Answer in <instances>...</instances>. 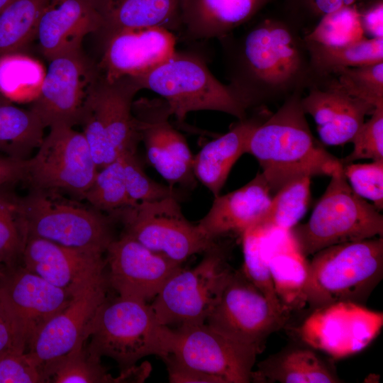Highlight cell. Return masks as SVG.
<instances>
[{
    "mask_svg": "<svg viewBox=\"0 0 383 383\" xmlns=\"http://www.w3.org/2000/svg\"><path fill=\"white\" fill-rule=\"evenodd\" d=\"M304 32L282 11L239 36L218 39L228 85L248 109L284 100L313 82Z\"/></svg>",
    "mask_w": 383,
    "mask_h": 383,
    "instance_id": "1",
    "label": "cell"
},
{
    "mask_svg": "<svg viewBox=\"0 0 383 383\" xmlns=\"http://www.w3.org/2000/svg\"><path fill=\"white\" fill-rule=\"evenodd\" d=\"M304 91L284 100L250 134L245 153L255 157L272 193L304 176H331L343 167L314 138L301 106Z\"/></svg>",
    "mask_w": 383,
    "mask_h": 383,
    "instance_id": "2",
    "label": "cell"
},
{
    "mask_svg": "<svg viewBox=\"0 0 383 383\" xmlns=\"http://www.w3.org/2000/svg\"><path fill=\"white\" fill-rule=\"evenodd\" d=\"M382 276V237L326 248L309 262L306 305L311 310L342 301L364 305Z\"/></svg>",
    "mask_w": 383,
    "mask_h": 383,
    "instance_id": "3",
    "label": "cell"
},
{
    "mask_svg": "<svg viewBox=\"0 0 383 383\" xmlns=\"http://www.w3.org/2000/svg\"><path fill=\"white\" fill-rule=\"evenodd\" d=\"M89 352L106 356L123 369L144 357L171 353L172 329L162 324L147 301L118 296L104 303L87 332Z\"/></svg>",
    "mask_w": 383,
    "mask_h": 383,
    "instance_id": "4",
    "label": "cell"
},
{
    "mask_svg": "<svg viewBox=\"0 0 383 383\" xmlns=\"http://www.w3.org/2000/svg\"><path fill=\"white\" fill-rule=\"evenodd\" d=\"M133 77L141 89L163 99L179 121L199 111L223 112L238 120L248 116V109L232 88L219 82L196 52L176 50L155 67Z\"/></svg>",
    "mask_w": 383,
    "mask_h": 383,
    "instance_id": "5",
    "label": "cell"
},
{
    "mask_svg": "<svg viewBox=\"0 0 383 383\" xmlns=\"http://www.w3.org/2000/svg\"><path fill=\"white\" fill-rule=\"evenodd\" d=\"M306 257L332 245L383 236V216L350 187L343 167L331 176L309 221L289 230Z\"/></svg>",
    "mask_w": 383,
    "mask_h": 383,
    "instance_id": "6",
    "label": "cell"
},
{
    "mask_svg": "<svg viewBox=\"0 0 383 383\" xmlns=\"http://www.w3.org/2000/svg\"><path fill=\"white\" fill-rule=\"evenodd\" d=\"M21 211L26 237L99 255L115 239L109 215L54 199L53 192L31 189L21 197Z\"/></svg>",
    "mask_w": 383,
    "mask_h": 383,
    "instance_id": "7",
    "label": "cell"
},
{
    "mask_svg": "<svg viewBox=\"0 0 383 383\" xmlns=\"http://www.w3.org/2000/svg\"><path fill=\"white\" fill-rule=\"evenodd\" d=\"M140 89L131 76L109 79L101 74L88 97L79 124L98 170L136 150L140 140L132 106Z\"/></svg>",
    "mask_w": 383,
    "mask_h": 383,
    "instance_id": "8",
    "label": "cell"
},
{
    "mask_svg": "<svg viewBox=\"0 0 383 383\" xmlns=\"http://www.w3.org/2000/svg\"><path fill=\"white\" fill-rule=\"evenodd\" d=\"M204 253L193 268L178 270L154 298L150 305L162 324L206 323L218 302L234 270L219 244Z\"/></svg>",
    "mask_w": 383,
    "mask_h": 383,
    "instance_id": "9",
    "label": "cell"
},
{
    "mask_svg": "<svg viewBox=\"0 0 383 383\" xmlns=\"http://www.w3.org/2000/svg\"><path fill=\"white\" fill-rule=\"evenodd\" d=\"M109 216L123 226L124 233L180 264L216 243L187 219L176 196L137 203Z\"/></svg>",
    "mask_w": 383,
    "mask_h": 383,
    "instance_id": "10",
    "label": "cell"
},
{
    "mask_svg": "<svg viewBox=\"0 0 383 383\" xmlns=\"http://www.w3.org/2000/svg\"><path fill=\"white\" fill-rule=\"evenodd\" d=\"M97 171L83 133L71 126L55 125L35 155L28 158L25 182L31 189L64 192L83 198Z\"/></svg>",
    "mask_w": 383,
    "mask_h": 383,
    "instance_id": "11",
    "label": "cell"
},
{
    "mask_svg": "<svg viewBox=\"0 0 383 383\" xmlns=\"http://www.w3.org/2000/svg\"><path fill=\"white\" fill-rule=\"evenodd\" d=\"M290 313L274 306L241 270H233L206 323L260 353L269 335L287 323Z\"/></svg>",
    "mask_w": 383,
    "mask_h": 383,
    "instance_id": "12",
    "label": "cell"
},
{
    "mask_svg": "<svg viewBox=\"0 0 383 383\" xmlns=\"http://www.w3.org/2000/svg\"><path fill=\"white\" fill-rule=\"evenodd\" d=\"M38 96L30 109L50 128L79 125L88 97L101 73L82 47L63 52L48 61Z\"/></svg>",
    "mask_w": 383,
    "mask_h": 383,
    "instance_id": "13",
    "label": "cell"
},
{
    "mask_svg": "<svg viewBox=\"0 0 383 383\" xmlns=\"http://www.w3.org/2000/svg\"><path fill=\"white\" fill-rule=\"evenodd\" d=\"M258 353L256 348L225 335L206 323L182 324L172 329L170 354L221 383L251 382Z\"/></svg>",
    "mask_w": 383,
    "mask_h": 383,
    "instance_id": "14",
    "label": "cell"
},
{
    "mask_svg": "<svg viewBox=\"0 0 383 383\" xmlns=\"http://www.w3.org/2000/svg\"><path fill=\"white\" fill-rule=\"evenodd\" d=\"M382 326V312L342 301L311 310L298 334L306 345L340 359L365 350Z\"/></svg>",
    "mask_w": 383,
    "mask_h": 383,
    "instance_id": "15",
    "label": "cell"
},
{
    "mask_svg": "<svg viewBox=\"0 0 383 383\" xmlns=\"http://www.w3.org/2000/svg\"><path fill=\"white\" fill-rule=\"evenodd\" d=\"M73 296L21 265L5 268L0 274V299L26 350L40 329L63 310Z\"/></svg>",
    "mask_w": 383,
    "mask_h": 383,
    "instance_id": "16",
    "label": "cell"
},
{
    "mask_svg": "<svg viewBox=\"0 0 383 383\" xmlns=\"http://www.w3.org/2000/svg\"><path fill=\"white\" fill-rule=\"evenodd\" d=\"M132 111L151 165L171 187L190 183L194 156L184 137L170 121L167 103L161 97H143L133 101Z\"/></svg>",
    "mask_w": 383,
    "mask_h": 383,
    "instance_id": "17",
    "label": "cell"
},
{
    "mask_svg": "<svg viewBox=\"0 0 383 383\" xmlns=\"http://www.w3.org/2000/svg\"><path fill=\"white\" fill-rule=\"evenodd\" d=\"M109 287L105 272L74 294L70 304L40 329L26 351L43 368L84 345L94 318L108 299Z\"/></svg>",
    "mask_w": 383,
    "mask_h": 383,
    "instance_id": "18",
    "label": "cell"
},
{
    "mask_svg": "<svg viewBox=\"0 0 383 383\" xmlns=\"http://www.w3.org/2000/svg\"><path fill=\"white\" fill-rule=\"evenodd\" d=\"M106 254L109 287L118 296L145 301L155 298L182 267V264L150 250L124 233L112 241Z\"/></svg>",
    "mask_w": 383,
    "mask_h": 383,
    "instance_id": "19",
    "label": "cell"
},
{
    "mask_svg": "<svg viewBox=\"0 0 383 383\" xmlns=\"http://www.w3.org/2000/svg\"><path fill=\"white\" fill-rule=\"evenodd\" d=\"M99 35L102 54L98 65L109 79L143 74L176 51L174 33L163 28H127Z\"/></svg>",
    "mask_w": 383,
    "mask_h": 383,
    "instance_id": "20",
    "label": "cell"
},
{
    "mask_svg": "<svg viewBox=\"0 0 383 383\" xmlns=\"http://www.w3.org/2000/svg\"><path fill=\"white\" fill-rule=\"evenodd\" d=\"M301 98V106L317 125L321 141L328 145L351 142L375 108L348 94L333 74L316 77Z\"/></svg>",
    "mask_w": 383,
    "mask_h": 383,
    "instance_id": "21",
    "label": "cell"
},
{
    "mask_svg": "<svg viewBox=\"0 0 383 383\" xmlns=\"http://www.w3.org/2000/svg\"><path fill=\"white\" fill-rule=\"evenodd\" d=\"M21 261L29 271L73 295L106 269L103 255L33 236L26 237Z\"/></svg>",
    "mask_w": 383,
    "mask_h": 383,
    "instance_id": "22",
    "label": "cell"
},
{
    "mask_svg": "<svg viewBox=\"0 0 383 383\" xmlns=\"http://www.w3.org/2000/svg\"><path fill=\"white\" fill-rule=\"evenodd\" d=\"M101 27L94 0H49L40 17L35 40L49 61L82 47L84 37L97 33Z\"/></svg>",
    "mask_w": 383,
    "mask_h": 383,
    "instance_id": "23",
    "label": "cell"
},
{
    "mask_svg": "<svg viewBox=\"0 0 383 383\" xmlns=\"http://www.w3.org/2000/svg\"><path fill=\"white\" fill-rule=\"evenodd\" d=\"M271 194L265 177L257 173L242 187L215 196L197 226L212 240L228 235L242 236L262 217L270 204Z\"/></svg>",
    "mask_w": 383,
    "mask_h": 383,
    "instance_id": "24",
    "label": "cell"
},
{
    "mask_svg": "<svg viewBox=\"0 0 383 383\" xmlns=\"http://www.w3.org/2000/svg\"><path fill=\"white\" fill-rule=\"evenodd\" d=\"M275 1L181 0L182 31L190 40L220 39Z\"/></svg>",
    "mask_w": 383,
    "mask_h": 383,
    "instance_id": "25",
    "label": "cell"
},
{
    "mask_svg": "<svg viewBox=\"0 0 383 383\" xmlns=\"http://www.w3.org/2000/svg\"><path fill=\"white\" fill-rule=\"evenodd\" d=\"M258 228L262 232L263 252L280 303L290 312L301 309L306 306L304 290L308 275L306 257L289 231Z\"/></svg>",
    "mask_w": 383,
    "mask_h": 383,
    "instance_id": "26",
    "label": "cell"
},
{
    "mask_svg": "<svg viewBox=\"0 0 383 383\" xmlns=\"http://www.w3.org/2000/svg\"><path fill=\"white\" fill-rule=\"evenodd\" d=\"M269 115L261 111L235 124L227 133L207 143L193 157L194 176L215 196L220 194L229 173L240 156L245 153L248 140Z\"/></svg>",
    "mask_w": 383,
    "mask_h": 383,
    "instance_id": "27",
    "label": "cell"
},
{
    "mask_svg": "<svg viewBox=\"0 0 383 383\" xmlns=\"http://www.w3.org/2000/svg\"><path fill=\"white\" fill-rule=\"evenodd\" d=\"M102 20L98 34L159 27L182 30L181 0H94Z\"/></svg>",
    "mask_w": 383,
    "mask_h": 383,
    "instance_id": "28",
    "label": "cell"
},
{
    "mask_svg": "<svg viewBox=\"0 0 383 383\" xmlns=\"http://www.w3.org/2000/svg\"><path fill=\"white\" fill-rule=\"evenodd\" d=\"M253 382L339 383L329 364L313 350L287 347L260 362L252 371Z\"/></svg>",
    "mask_w": 383,
    "mask_h": 383,
    "instance_id": "29",
    "label": "cell"
},
{
    "mask_svg": "<svg viewBox=\"0 0 383 383\" xmlns=\"http://www.w3.org/2000/svg\"><path fill=\"white\" fill-rule=\"evenodd\" d=\"M38 116L30 109L13 105L0 92V154L26 160L44 138V129Z\"/></svg>",
    "mask_w": 383,
    "mask_h": 383,
    "instance_id": "30",
    "label": "cell"
},
{
    "mask_svg": "<svg viewBox=\"0 0 383 383\" xmlns=\"http://www.w3.org/2000/svg\"><path fill=\"white\" fill-rule=\"evenodd\" d=\"M305 41L315 77L335 74L343 68L383 61V38L364 37L342 45Z\"/></svg>",
    "mask_w": 383,
    "mask_h": 383,
    "instance_id": "31",
    "label": "cell"
},
{
    "mask_svg": "<svg viewBox=\"0 0 383 383\" xmlns=\"http://www.w3.org/2000/svg\"><path fill=\"white\" fill-rule=\"evenodd\" d=\"M49 0H11L0 11V57L22 50L35 39Z\"/></svg>",
    "mask_w": 383,
    "mask_h": 383,
    "instance_id": "32",
    "label": "cell"
},
{
    "mask_svg": "<svg viewBox=\"0 0 383 383\" xmlns=\"http://www.w3.org/2000/svg\"><path fill=\"white\" fill-rule=\"evenodd\" d=\"M311 178L301 177L281 187L274 193L265 213L253 227L289 231L296 226L307 211Z\"/></svg>",
    "mask_w": 383,
    "mask_h": 383,
    "instance_id": "33",
    "label": "cell"
},
{
    "mask_svg": "<svg viewBox=\"0 0 383 383\" xmlns=\"http://www.w3.org/2000/svg\"><path fill=\"white\" fill-rule=\"evenodd\" d=\"M43 370L47 383L121 382L120 377L109 374L101 358L90 353L84 345L45 365Z\"/></svg>",
    "mask_w": 383,
    "mask_h": 383,
    "instance_id": "34",
    "label": "cell"
},
{
    "mask_svg": "<svg viewBox=\"0 0 383 383\" xmlns=\"http://www.w3.org/2000/svg\"><path fill=\"white\" fill-rule=\"evenodd\" d=\"M44 77L40 65L22 52L0 57V92L11 101L32 102L40 92Z\"/></svg>",
    "mask_w": 383,
    "mask_h": 383,
    "instance_id": "35",
    "label": "cell"
},
{
    "mask_svg": "<svg viewBox=\"0 0 383 383\" xmlns=\"http://www.w3.org/2000/svg\"><path fill=\"white\" fill-rule=\"evenodd\" d=\"M13 186L0 187V265L4 268L18 265L26 240L21 197Z\"/></svg>",
    "mask_w": 383,
    "mask_h": 383,
    "instance_id": "36",
    "label": "cell"
},
{
    "mask_svg": "<svg viewBox=\"0 0 383 383\" xmlns=\"http://www.w3.org/2000/svg\"><path fill=\"white\" fill-rule=\"evenodd\" d=\"M83 198L91 207L109 215L131 205L120 156L98 170Z\"/></svg>",
    "mask_w": 383,
    "mask_h": 383,
    "instance_id": "37",
    "label": "cell"
},
{
    "mask_svg": "<svg viewBox=\"0 0 383 383\" xmlns=\"http://www.w3.org/2000/svg\"><path fill=\"white\" fill-rule=\"evenodd\" d=\"M364 37L355 4L325 15L304 35L306 40L327 45H345Z\"/></svg>",
    "mask_w": 383,
    "mask_h": 383,
    "instance_id": "38",
    "label": "cell"
},
{
    "mask_svg": "<svg viewBox=\"0 0 383 383\" xmlns=\"http://www.w3.org/2000/svg\"><path fill=\"white\" fill-rule=\"evenodd\" d=\"M241 238L243 252L241 270L274 306L289 311L280 303L275 293L268 263L263 252L261 231L252 227Z\"/></svg>",
    "mask_w": 383,
    "mask_h": 383,
    "instance_id": "39",
    "label": "cell"
},
{
    "mask_svg": "<svg viewBox=\"0 0 383 383\" xmlns=\"http://www.w3.org/2000/svg\"><path fill=\"white\" fill-rule=\"evenodd\" d=\"M333 75L350 96L374 108L383 106V61L343 68Z\"/></svg>",
    "mask_w": 383,
    "mask_h": 383,
    "instance_id": "40",
    "label": "cell"
},
{
    "mask_svg": "<svg viewBox=\"0 0 383 383\" xmlns=\"http://www.w3.org/2000/svg\"><path fill=\"white\" fill-rule=\"evenodd\" d=\"M120 157L131 205L176 196L174 187L160 184L148 177L136 156L135 150L125 152Z\"/></svg>",
    "mask_w": 383,
    "mask_h": 383,
    "instance_id": "41",
    "label": "cell"
},
{
    "mask_svg": "<svg viewBox=\"0 0 383 383\" xmlns=\"http://www.w3.org/2000/svg\"><path fill=\"white\" fill-rule=\"evenodd\" d=\"M343 171L351 189L369 199L377 210L383 209V160L366 164L349 163Z\"/></svg>",
    "mask_w": 383,
    "mask_h": 383,
    "instance_id": "42",
    "label": "cell"
},
{
    "mask_svg": "<svg viewBox=\"0 0 383 383\" xmlns=\"http://www.w3.org/2000/svg\"><path fill=\"white\" fill-rule=\"evenodd\" d=\"M370 116L352 140V152L340 160L343 165L362 159L383 160V106L375 108Z\"/></svg>",
    "mask_w": 383,
    "mask_h": 383,
    "instance_id": "43",
    "label": "cell"
},
{
    "mask_svg": "<svg viewBox=\"0 0 383 383\" xmlns=\"http://www.w3.org/2000/svg\"><path fill=\"white\" fill-rule=\"evenodd\" d=\"M360 0H282V12L306 34L325 15Z\"/></svg>",
    "mask_w": 383,
    "mask_h": 383,
    "instance_id": "44",
    "label": "cell"
},
{
    "mask_svg": "<svg viewBox=\"0 0 383 383\" xmlns=\"http://www.w3.org/2000/svg\"><path fill=\"white\" fill-rule=\"evenodd\" d=\"M43 368L27 351L12 350L0 357V383H45Z\"/></svg>",
    "mask_w": 383,
    "mask_h": 383,
    "instance_id": "45",
    "label": "cell"
},
{
    "mask_svg": "<svg viewBox=\"0 0 383 383\" xmlns=\"http://www.w3.org/2000/svg\"><path fill=\"white\" fill-rule=\"evenodd\" d=\"M355 5L365 35L383 38V0H360Z\"/></svg>",
    "mask_w": 383,
    "mask_h": 383,
    "instance_id": "46",
    "label": "cell"
},
{
    "mask_svg": "<svg viewBox=\"0 0 383 383\" xmlns=\"http://www.w3.org/2000/svg\"><path fill=\"white\" fill-rule=\"evenodd\" d=\"M172 383H221L217 377L189 367L169 354L162 359Z\"/></svg>",
    "mask_w": 383,
    "mask_h": 383,
    "instance_id": "47",
    "label": "cell"
},
{
    "mask_svg": "<svg viewBox=\"0 0 383 383\" xmlns=\"http://www.w3.org/2000/svg\"><path fill=\"white\" fill-rule=\"evenodd\" d=\"M16 350L26 351L11 317L0 299V357Z\"/></svg>",
    "mask_w": 383,
    "mask_h": 383,
    "instance_id": "48",
    "label": "cell"
},
{
    "mask_svg": "<svg viewBox=\"0 0 383 383\" xmlns=\"http://www.w3.org/2000/svg\"><path fill=\"white\" fill-rule=\"evenodd\" d=\"M28 159L22 160L0 154V187L25 182Z\"/></svg>",
    "mask_w": 383,
    "mask_h": 383,
    "instance_id": "49",
    "label": "cell"
},
{
    "mask_svg": "<svg viewBox=\"0 0 383 383\" xmlns=\"http://www.w3.org/2000/svg\"><path fill=\"white\" fill-rule=\"evenodd\" d=\"M11 0H0V11Z\"/></svg>",
    "mask_w": 383,
    "mask_h": 383,
    "instance_id": "50",
    "label": "cell"
},
{
    "mask_svg": "<svg viewBox=\"0 0 383 383\" xmlns=\"http://www.w3.org/2000/svg\"><path fill=\"white\" fill-rule=\"evenodd\" d=\"M5 268L2 267L1 265H0V274L1 273V272L4 270Z\"/></svg>",
    "mask_w": 383,
    "mask_h": 383,
    "instance_id": "51",
    "label": "cell"
}]
</instances>
